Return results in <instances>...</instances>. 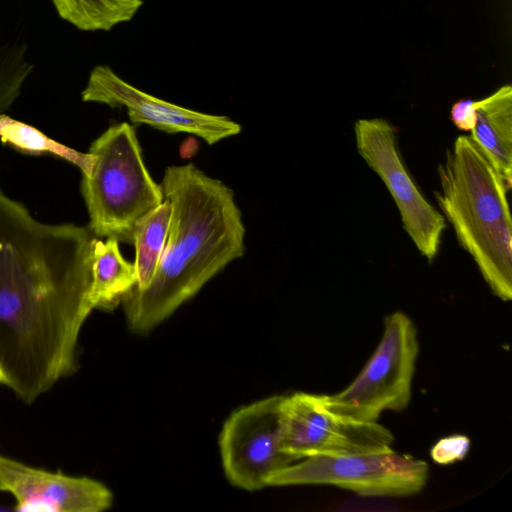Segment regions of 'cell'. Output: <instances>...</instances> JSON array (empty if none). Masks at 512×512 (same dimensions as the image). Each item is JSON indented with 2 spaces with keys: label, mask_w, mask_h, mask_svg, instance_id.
Returning <instances> with one entry per match:
<instances>
[{
  "label": "cell",
  "mask_w": 512,
  "mask_h": 512,
  "mask_svg": "<svg viewBox=\"0 0 512 512\" xmlns=\"http://www.w3.org/2000/svg\"><path fill=\"white\" fill-rule=\"evenodd\" d=\"M96 238L38 221L0 189V386L26 404L79 367Z\"/></svg>",
  "instance_id": "cell-1"
},
{
  "label": "cell",
  "mask_w": 512,
  "mask_h": 512,
  "mask_svg": "<svg viewBox=\"0 0 512 512\" xmlns=\"http://www.w3.org/2000/svg\"><path fill=\"white\" fill-rule=\"evenodd\" d=\"M171 216L154 278L122 299L128 327L144 334L245 254L246 229L233 190L194 164L168 166L160 182Z\"/></svg>",
  "instance_id": "cell-2"
},
{
  "label": "cell",
  "mask_w": 512,
  "mask_h": 512,
  "mask_svg": "<svg viewBox=\"0 0 512 512\" xmlns=\"http://www.w3.org/2000/svg\"><path fill=\"white\" fill-rule=\"evenodd\" d=\"M435 198L459 245L495 296L512 298L511 189L470 136H458L438 166Z\"/></svg>",
  "instance_id": "cell-3"
},
{
  "label": "cell",
  "mask_w": 512,
  "mask_h": 512,
  "mask_svg": "<svg viewBox=\"0 0 512 512\" xmlns=\"http://www.w3.org/2000/svg\"><path fill=\"white\" fill-rule=\"evenodd\" d=\"M88 152L95 163L80 184L88 228L97 238L132 245L136 222L164 201L160 183L145 165L136 130L127 122L111 125Z\"/></svg>",
  "instance_id": "cell-4"
},
{
  "label": "cell",
  "mask_w": 512,
  "mask_h": 512,
  "mask_svg": "<svg viewBox=\"0 0 512 512\" xmlns=\"http://www.w3.org/2000/svg\"><path fill=\"white\" fill-rule=\"evenodd\" d=\"M418 352L413 321L401 311L389 314L381 340L363 369L344 390L321 395L324 405L367 422H377L387 410H404L411 400Z\"/></svg>",
  "instance_id": "cell-5"
},
{
  "label": "cell",
  "mask_w": 512,
  "mask_h": 512,
  "mask_svg": "<svg viewBox=\"0 0 512 512\" xmlns=\"http://www.w3.org/2000/svg\"><path fill=\"white\" fill-rule=\"evenodd\" d=\"M428 474L425 461L392 449L304 458L274 473L268 486L332 485L361 496L402 497L420 492Z\"/></svg>",
  "instance_id": "cell-6"
},
{
  "label": "cell",
  "mask_w": 512,
  "mask_h": 512,
  "mask_svg": "<svg viewBox=\"0 0 512 512\" xmlns=\"http://www.w3.org/2000/svg\"><path fill=\"white\" fill-rule=\"evenodd\" d=\"M282 450L296 461L313 456L392 450V432L328 409L321 395L296 392L281 402Z\"/></svg>",
  "instance_id": "cell-7"
},
{
  "label": "cell",
  "mask_w": 512,
  "mask_h": 512,
  "mask_svg": "<svg viewBox=\"0 0 512 512\" xmlns=\"http://www.w3.org/2000/svg\"><path fill=\"white\" fill-rule=\"evenodd\" d=\"M282 398L245 405L225 421L219 446L225 475L235 487L262 489L274 473L296 462L282 450Z\"/></svg>",
  "instance_id": "cell-8"
},
{
  "label": "cell",
  "mask_w": 512,
  "mask_h": 512,
  "mask_svg": "<svg viewBox=\"0 0 512 512\" xmlns=\"http://www.w3.org/2000/svg\"><path fill=\"white\" fill-rule=\"evenodd\" d=\"M395 132L385 119H359L354 124L356 149L387 187L404 230L421 255L431 263L438 253L446 221L421 194L406 171L397 150Z\"/></svg>",
  "instance_id": "cell-9"
},
{
  "label": "cell",
  "mask_w": 512,
  "mask_h": 512,
  "mask_svg": "<svg viewBox=\"0 0 512 512\" xmlns=\"http://www.w3.org/2000/svg\"><path fill=\"white\" fill-rule=\"evenodd\" d=\"M81 97L85 102L125 107L134 124H146L170 134H193L209 145L241 132V126L229 117L195 111L152 96L120 78L107 65L92 69Z\"/></svg>",
  "instance_id": "cell-10"
},
{
  "label": "cell",
  "mask_w": 512,
  "mask_h": 512,
  "mask_svg": "<svg viewBox=\"0 0 512 512\" xmlns=\"http://www.w3.org/2000/svg\"><path fill=\"white\" fill-rule=\"evenodd\" d=\"M0 492L18 512H102L113 504L111 490L95 479L33 467L0 453Z\"/></svg>",
  "instance_id": "cell-11"
},
{
  "label": "cell",
  "mask_w": 512,
  "mask_h": 512,
  "mask_svg": "<svg viewBox=\"0 0 512 512\" xmlns=\"http://www.w3.org/2000/svg\"><path fill=\"white\" fill-rule=\"evenodd\" d=\"M470 138L512 187V87L504 85L479 100Z\"/></svg>",
  "instance_id": "cell-12"
},
{
  "label": "cell",
  "mask_w": 512,
  "mask_h": 512,
  "mask_svg": "<svg viewBox=\"0 0 512 512\" xmlns=\"http://www.w3.org/2000/svg\"><path fill=\"white\" fill-rule=\"evenodd\" d=\"M137 284L135 265L122 256L119 242L96 238L93 245L90 299L94 309L112 310Z\"/></svg>",
  "instance_id": "cell-13"
},
{
  "label": "cell",
  "mask_w": 512,
  "mask_h": 512,
  "mask_svg": "<svg viewBox=\"0 0 512 512\" xmlns=\"http://www.w3.org/2000/svg\"><path fill=\"white\" fill-rule=\"evenodd\" d=\"M171 208L167 200L141 217L135 224V269L137 290L146 289L152 282L166 243Z\"/></svg>",
  "instance_id": "cell-14"
},
{
  "label": "cell",
  "mask_w": 512,
  "mask_h": 512,
  "mask_svg": "<svg viewBox=\"0 0 512 512\" xmlns=\"http://www.w3.org/2000/svg\"><path fill=\"white\" fill-rule=\"evenodd\" d=\"M58 15L83 31H108L129 21L142 0H51Z\"/></svg>",
  "instance_id": "cell-15"
},
{
  "label": "cell",
  "mask_w": 512,
  "mask_h": 512,
  "mask_svg": "<svg viewBox=\"0 0 512 512\" xmlns=\"http://www.w3.org/2000/svg\"><path fill=\"white\" fill-rule=\"evenodd\" d=\"M33 68L24 42L0 36V114L7 112L19 97Z\"/></svg>",
  "instance_id": "cell-16"
},
{
  "label": "cell",
  "mask_w": 512,
  "mask_h": 512,
  "mask_svg": "<svg viewBox=\"0 0 512 512\" xmlns=\"http://www.w3.org/2000/svg\"><path fill=\"white\" fill-rule=\"evenodd\" d=\"M470 439L461 434L438 440L430 450L432 460L439 465H450L463 460L469 452Z\"/></svg>",
  "instance_id": "cell-17"
},
{
  "label": "cell",
  "mask_w": 512,
  "mask_h": 512,
  "mask_svg": "<svg viewBox=\"0 0 512 512\" xmlns=\"http://www.w3.org/2000/svg\"><path fill=\"white\" fill-rule=\"evenodd\" d=\"M478 104L479 100L461 99L452 105L450 117L458 129L466 132L473 129Z\"/></svg>",
  "instance_id": "cell-18"
}]
</instances>
